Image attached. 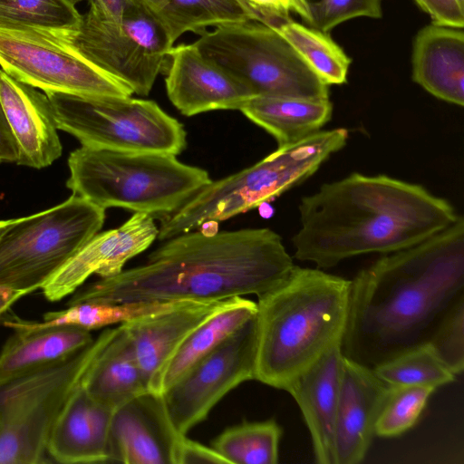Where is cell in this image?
Returning a JSON list of instances; mask_svg holds the SVG:
<instances>
[{
	"instance_id": "1",
	"label": "cell",
	"mask_w": 464,
	"mask_h": 464,
	"mask_svg": "<svg viewBox=\"0 0 464 464\" xmlns=\"http://www.w3.org/2000/svg\"><path fill=\"white\" fill-rule=\"evenodd\" d=\"M464 303V219L384 254L351 280L343 355L374 369L430 343Z\"/></svg>"
},
{
	"instance_id": "2",
	"label": "cell",
	"mask_w": 464,
	"mask_h": 464,
	"mask_svg": "<svg viewBox=\"0 0 464 464\" xmlns=\"http://www.w3.org/2000/svg\"><path fill=\"white\" fill-rule=\"evenodd\" d=\"M164 241L143 264L100 278L67 304L259 297L285 281L295 266L281 237L265 227L189 231Z\"/></svg>"
},
{
	"instance_id": "3",
	"label": "cell",
	"mask_w": 464,
	"mask_h": 464,
	"mask_svg": "<svg viewBox=\"0 0 464 464\" xmlns=\"http://www.w3.org/2000/svg\"><path fill=\"white\" fill-rule=\"evenodd\" d=\"M295 257L327 269L365 254L416 245L452 225L453 206L419 184L387 175H351L302 198Z\"/></svg>"
},
{
	"instance_id": "4",
	"label": "cell",
	"mask_w": 464,
	"mask_h": 464,
	"mask_svg": "<svg viewBox=\"0 0 464 464\" xmlns=\"http://www.w3.org/2000/svg\"><path fill=\"white\" fill-rule=\"evenodd\" d=\"M351 280L295 266L280 285L257 297L255 380L285 391L341 344Z\"/></svg>"
},
{
	"instance_id": "5",
	"label": "cell",
	"mask_w": 464,
	"mask_h": 464,
	"mask_svg": "<svg viewBox=\"0 0 464 464\" xmlns=\"http://www.w3.org/2000/svg\"><path fill=\"white\" fill-rule=\"evenodd\" d=\"M69 189L102 208L155 217L179 210L212 180L203 169L161 152L82 146L68 159Z\"/></svg>"
},
{
	"instance_id": "6",
	"label": "cell",
	"mask_w": 464,
	"mask_h": 464,
	"mask_svg": "<svg viewBox=\"0 0 464 464\" xmlns=\"http://www.w3.org/2000/svg\"><path fill=\"white\" fill-rule=\"evenodd\" d=\"M348 130H319L297 142L278 147L239 172L211 181L176 212L165 217L159 240H167L209 223L246 212L304 182L347 142Z\"/></svg>"
},
{
	"instance_id": "7",
	"label": "cell",
	"mask_w": 464,
	"mask_h": 464,
	"mask_svg": "<svg viewBox=\"0 0 464 464\" xmlns=\"http://www.w3.org/2000/svg\"><path fill=\"white\" fill-rule=\"evenodd\" d=\"M117 329L107 327L70 358L0 386V464L44 462L55 420Z\"/></svg>"
},
{
	"instance_id": "8",
	"label": "cell",
	"mask_w": 464,
	"mask_h": 464,
	"mask_svg": "<svg viewBox=\"0 0 464 464\" xmlns=\"http://www.w3.org/2000/svg\"><path fill=\"white\" fill-rule=\"evenodd\" d=\"M105 208L73 194L16 218L0 237V287L30 294L43 286L102 228Z\"/></svg>"
},
{
	"instance_id": "9",
	"label": "cell",
	"mask_w": 464,
	"mask_h": 464,
	"mask_svg": "<svg viewBox=\"0 0 464 464\" xmlns=\"http://www.w3.org/2000/svg\"><path fill=\"white\" fill-rule=\"evenodd\" d=\"M45 95L58 130L72 134L82 146L176 156L186 149L183 124L153 101L62 92Z\"/></svg>"
},
{
	"instance_id": "10",
	"label": "cell",
	"mask_w": 464,
	"mask_h": 464,
	"mask_svg": "<svg viewBox=\"0 0 464 464\" xmlns=\"http://www.w3.org/2000/svg\"><path fill=\"white\" fill-rule=\"evenodd\" d=\"M194 44L206 58L242 81L256 96L329 98V85L263 22L221 24L206 30Z\"/></svg>"
},
{
	"instance_id": "11",
	"label": "cell",
	"mask_w": 464,
	"mask_h": 464,
	"mask_svg": "<svg viewBox=\"0 0 464 464\" xmlns=\"http://www.w3.org/2000/svg\"><path fill=\"white\" fill-rule=\"evenodd\" d=\"M47 34L141 96L150 92L174 46L156 20L132 0L121 20L102 18L89 9L74 28Z\"/></svg>"
},
{
	"instance_id": "12",
	"label": "cell",
	"mask_w": 464,
	"mask_h": 464,
	"mask_svg": "<svg viewBox=\"0 0 464 464\" xmlns=\"http://www.w3.org/2000/svg\"><path fill=\"white\" fill-rule=\"evenodd\" d=\"M0 65L14 79L47 92L130 97V88L95 68L49 34L0 27Z\"/></svg>"
},
{
	"instance_id": "13",
	"label": "cell",
	"mask_w": 464,
	"mask_h": 464,
	"mask_svg": "<svg viewBox=\"0 0 464 464\" xmlns=\"http://www.w3.org/2000/svg\"><path fill=\"white\" fill-rule=\"evenodd\" d=\"M256 345V314L160 394L179 435L202 422L233 389L255 380Z\"/></svg>"
},
{
	"instance_id": "14",
	"label": "cell",
	"mask_w": 464,
	"mask_h": 464,
	"mask_svg": "<svg viewBox=\"0 0 464 464\" xmlns=\"http://www.w3.org/2000/svg\"><path fill=\"white\" fill-rule=\"evenodd\" d=\"M166 91L185 116L215 110H241L255 93L238 78L206 58L194 43L169 52Z\"/></svg>"
},
{
	"instance_id": "15",
	"label": "cell",
	"mask_w": 464,
	"mask_h": 464,
	"mask_svg": "<svg viewBox=\"0 0 464 464\" xmlns=\"http://www.w3.org/2000/svg\"><path fill=\"white\" fill-rule=\"evenodd\" d=\"M154 217L134 213L121 227L90 239L42 288L49 301L72 294L92 275L111 277L158 238Z\"/></svg>"
},
{
	"instance_id": "16",
	"label": "cell",
	"mask_w": 464,
	"mask_h": 464,
	"mask_svg": "<svg viewBox=\"0 0 464 464\" xmlns=\"http://www.w3.org/2000/svg\"><path fill=\"white\" fill-rule=\"evenodd\" d=\"M235 298L187 301L171 309L120 324L130 343L150 392L161 393L165 371L186 339Z\"/></svg>"
},
{
	"instance_id": "17",
	"label": "cell",
	"mask_w": 464,
	"mask_h": 464,
	"mask_svg": "<svg viewBox=\"0 0 464 464\" xmlns=\"http://www.w3.org/2000/svg\"><path fill=\"white\" fill-rule=\"evenodd\" d=\"M181 437L168 420L160 394L148 392L112 411L110 462L176 464Z\"/></svg>"
},
{
	"instance_id": "18",
	"label": "cell",
	"mask_w": 464,
	"mask_h": 464,
	"mask_svg": "<svg viewBox=\"0 0 464 464\" xmlns=\"http://www.w3.org/2000/svg\"><path fill=\"white\" fill-rule=\"evenodd\" d=\"M390 391L391 387L372 369L344 357L335 420L334 464H358L363 460Z\"/></svg>"
},
{
	"instance_id": "19",
	"label": "cell",
	"mask_w": 464,
	"mask_h": 464,
	"mask_svg": "<svg viewBox=\"0 0 464 464\" xmlns=\"http://www.w3.org/2000/svg\"><path fill=\"white\" fill-rule=\"evenodd\" d=\"M0 102L15 139L16 164L43 169L62 155V143L47 96L0 70Z\"/></svg>"
},
{
	"instance_id": "20",
	"label": "cell",
	"mask_w": 464,
	"mask_h": 464,
	"mask_svg": "<svg viewBox=\"0 0 464 464\" xmlns=\"http://www.w3.org/2000/svg\"><path fill=\"white\" fill-rule=\"evenodd\" d=\"M343 359L341 344L334 346L285 390L301 410L319 464H334V429Z\"/></svg>"
},
{
	"instance_id": "21",
	"label": "cell",
	"mask_w": 464,
	"mask_h": 464,
	"mask_svg": "<svg viewBox=\"0 0 464 464\" xmlns=\"http://www.w3.org/2000/svg\"><path fill=\"white\" fill-rule=\"evenodd\" d=\"M82 382L55 420L46 452L60 463L110 462L109 435L113 411L95 401Z\"/></svg>"
},
{
	"instance_id": "22",
	"label": "cell",
	"mask_w": 464,
	"mask_h": 464,
	"mask_svg": "<svg viewBox=\"0 0 464 464\" xmlns=\"http://www.w3.org/2000/svg\"><path fill=\"white\" fill-rule=\"evenodd\" d=\"M412 80L434 97L464 105L463 28L431 23L412 44Z\"/></svg>"
},
{
	"instance_id": "23",
	"label": "cell",
	"mask_w": 464,
	"mask_h": 464,
	"mask_svg": "<svg viewBox=\"0 0 464 464\" xmlns=\"http://www.w3.org/2000/svg\"><path fill=\"white\" fill-rule=\"evenodd\" d=\"M14 331L0 353V386L59 363L93 340L91 331L74 326Z\"/></svg>"
},
{
	"instance_id": "24",
	"label": "cell",
	"mask_w": 464,
	"mask_h": 464,
	"mask_svg": "<svg viewBox=\"0 0 464 464\" xmlns=\"http://www.w3.org/2000/svg\"><path fill=\"white\" fill-rule=\"evenodd\" d=\"M240 111L282 147L321 130L332 117L333 104L329 98L255 96Z\"/></svg>"
},
{
	"instance_id": "25",
	"label": "cell",
	"mask_w": 464,
	"mask_h": 464,
	"mask_svg": "<svg viewBox=\"0 0 464 464\" xmlns=\"http://www.w3.org/2000/svg\"><path fill=\"white\" fill-rule=\"evenodd\" d=\"M82 384L95 401L111 411L150 392L130 343L120 324L86 373Z\"/></svg>"
},
{
	"instance_id": "26",
	"label": "cell",
	"mask_w": 464,
	"mask_h": 464,
	"mask_svg": "<svg viewBox=\"0 0 464 464\" xmlns=\"http://www.w3.org/2000/svg\"><path fill=\"white\" fill-rule=\"evenodd\" d=\"M142 6L161 26L170 43L184 34H198L208 27L258 20L243 0H132Z\"/></svg>"
},
{
	"instance_id": "27",
	"label": "cell",
	"mask_w": 464,
	"mask_h": 464,
	"mask_svg": "<svg viewBox=\"0 0 464 464\" xmlns=\"http://www.w3.org/2000/svg\"><path fill=\"white\" fill-rule=\"evenodd\" d=\"M256 302L238 296L228 306L200 324L186 339L169 363L162 378L161 393L199 360L256 316Z\"/></svg>"
},
{
	"instance_id": "28",
	"label": "cell",
	"mask_w": 464,
	"mask_h": 464,
	"mask_svg": "<svg viewBox=\"0 0 464 464\" xmlns=\"http://www.w3.org/2000/svg\"><path fill=\"white\" fill-rule=\"evenodd\" d=\"M185 301L102 303L82 302L68 308L44 314L43 322H29L19 318L5 321L14 330L51 326H74L88 331L119 325L123 323L171 309Z\"/></svg>"
},
{
	"instance_id": "29",
	"label": "cell",
	"mask_w": 464,
	"mask_h": 464,
	"mask_svg": "<svg viewBox=\"0 0 464 464\" xmlns=\"http://www.w3.org/2000/svg\"><path fill=\"white\" fill-rule=\"evenodd\" d=\"M272 27L324 83L330 86L347 82L352 59L329 34L295 22L292 18Z\"/></svg>"
},
{
	"instance_id": "30",
	"label": "cell",
	"mask_w": 464,
	"mask_h": 464,
	"mask_svg": "<svg viewBox=\"0 0 464 464\" xmlns=\"http://www.w3.org/2000/svg\"><path fill=\"white\" fill-rule=\"evenodd\" d=\"M282 434L275 420L244 421L224 430L211 447L228 464H276Z\"/></svg>"
},
{
	"instance_id": "31",
	"label": "cell",
	"mask_w": 464,
	"mask_h": 464,
	"mask_svg": "<svg viewBox=\"0 0 464 464\" xmlns=\"http://www.w3.org/2000/svg\"><path fill=\"white\" fill-rule=\"evenodd\" d=\"M82 14L69 0H0V27L46 33L74 28Z\"/></svg>"
},
{
	"instance_id": "32",
	"label": "cell",
	"mask_w": 464,
	"mask_h": 464,
	"mask_svg": "<svg viewBox=\"0 0 464 464\" xmlns=\"http://www.w3.org/2000/svg\"><path fill=\"white\" fill-rule=\"evenodd\" d=\"M372 370L391 388L428 386L437 389L452 382L456 377L429 344L408 351Z\"/></svg>"
},
{
	"instance_id": "33",
	"label": "cell",
	"mask_w": 464,
	"mask_h": 464,
	"mask_svg": "<svg viewBox=\"0 0 464 464\" xmlns=\"http://www.w3.org/2000/svg\"><path fill=\"white\" fill-rule=\"evenodd\" d=\"M435 390L428 386L391 388L375 424V435L392 438L410 430L418 421Z\"/></svg>"
},
{
	"instance_id": "34",
	"label": "cell",
	"mask_w": 464,
	"mask_h": 464,
	"mask_svg": "<svg viewBox=\"0 0 464 464\" xmlns=\"http://www.w3.org/2000/svg\"><path fill=\"white\" fill-rule=\"evenodd\" d=\"M382 16V0H316L309 2L306 25L329 34L338 24L355 18Z\"/></svg>"
},
{
	"instance_id": "35",
	"label": "cell",
	"mask_w": 464,
	"mask_h": 464,
	"mask_svg": "<svg viewBox=\"0 0 464 464\" xmlns=\"http://www.w3.org/2000/svg\"><path fill=\"white\" fill-rule=\"evenodd\" d=\"M430 347L454 374L464 369V303L444 320L431 338Z\"/></svg>"
},
{
	"instance_id": "36",
	"label": "cell",
	"mask_w": 464,
	"mask_h": 464,
	"mask_svg": "<svg viewBox=\"0 0 464 464\" xmlns=\"http://www.w3.org/2000/svg\"><path fill=\"white\" fill-rule=\"evenodd\" d=\"M260 22L275 26L295 14L306 24L309 20L308 0H243Z\"/></svg>"
},
{
	"instance_id": "37",
	"label": "cell",
	"mask_w": 464,
	"mask_h": 464,
	"mask_svg": "<svg viewBox=\"0 0 464 464\" xmlns=\"http://www.w3.org/2000/svg\"><path fill=\"white\" fill-rule=\"evenodd\" d=\"M430 15L432 23L463 28L464 2L461 0H413Z\"/></svg>"
},
{
	"instance_id": "38",
	"label": "cell",
	"mask_w": 464,
	"mask_h": 464,
	"mask_svg": "<svg viewBox=\"0 0 464 464\" xmlns=\"http://www.w3.org/2000/svg\"><path fill=\"white\" fill-rule=\"evenodd\" d=\"M189 463L228 464L212 447H207L185 435L180 438L178 445L176 464Z\"/></svg>"
},
{
	"instance_id": "39",
	"label": "cell",
	"mask_w": 464,
	"mask_h": 464,
	"mask_svg": "<svg viewBox=\"0 0 464 464\" xmlns=\"http://www.w3.org/2000/svg\"><path fill=\"white\" fill-rule=\"evenodd\" d=\"M19 150L0 102V163H16Z\"/></svg>"
},
{
	"instance_id": "40",
	"label": "cell",
	"mask_w": 464,
	"mask_h": 464,
	"mask_svg": "<svg viewBox=\"0 0 464 464\" xmlns=\"http://www.w3.org/2000/svg\"><path fill=\"white\" fill-rule=\"evenodd\" d=\"M90 8L99 16L110 20H121L131 0H86Z\"/></svg>"
},
{
	"instance_id": "41",
	"label": "cell",
	"mask_w": 464,
	"mask_h": 464,
	"mask_svg": "<svg viewBox=\"0 0 464 464\" xmlns=\"http://www.w3.org/2000/svg\"><path fill=\"white\" fill-rule=\"evenodd\" d=\"M24 295H25L22 292L0 287V320L7 310Z\"/></svg>"
},
{
	"instance_id": "42",
	"label": "cell",
	"mask_w": 464,
	"mask_h": 464,
	"mask_svg": "<svg viewBox=\"0 0 464 464\" xmlns=\"http://www.w3.org/2000/svg\"><path fill=\"white\" fill-rule=\"evenodd\" d=\"M14 219L0 220V237L9 227Z\"/></svg>"
},
{
	"instance_id": "43",
	"label": "cell",
	"mask_w": 464,
	"mask_h": 464,
	"mask_svg": "<svg viewBox=\"0 0 464 464\" xmlns=\"http://www.w3.org/2000/svg\"><path fill=\"white\" fill-rule=\"evenodd\" d=\"M69 1H71L72 4L76 5L80 2H82V0H69Z\"/></svg>"
},
{
	"instance_id": "44",
	"label": "cell",
	"mask_w": 464,
	"mask_h": 464,
	"mask_svg": "<svg viewBox=\"0 0 464 464\" xmlns=\"http://www.w3.org/2000/svg\"><path fill=\"white\" fill-rule=\"evenodd\" d=\"M462 2H464V0H461Z\"/></svg>"
}]
</instances>
